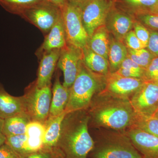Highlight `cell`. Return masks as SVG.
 Listing matches in <instances>:
<instances>
[{
    "mask_svg": "<svg viewBox=\"0 0 158 158\" xmlns=\"http://www.w3.org/2000/svg\"><path fill=\"white\" fill-rule=\"evenodd\" d=\"M87 110L92 127L119 131L132 127L137 116L130 100L99 94L94 97Z\"/></svg>",
    "mask_w": 158,
    "mask_h": 158,
    "instance_id": "cell-1",
    "label": "cell"
},
{
    "mask_svg": "<svg viewBox=\"0 0 158 158\" xmlns=\"http://www.w3.org/2000/svg\"><path fill=\"white\" fill-rule=\"evenodd\" d=\"M89 118L87 110L65 116L57 145L65 158H87L93 149L94 141L88 131Z\"/></svg>",
    "mask_w": 158,
    "mask_h": 158,
    "instance_id": "cell-2",
    "label": "cell"
},
{
    "mask_svg": "<svg viewBox=\"0 0 158 158\" xmlns=\"http://www.w3.org/2000/svg\"><path fill=\"white\" fill-rule=\"evenodd\" d=\"M106 77L90 71L82 60L77 75L69 88V99L65 113L67 114L87 110L94 97L104 88Z\"/></svg>",
    "mask_w": 158,
    "mask_h": 158,
    "instance_id": "cell-3",
    "label": "cell"
},
{
    "mask_svg": "<svg viewBox=\"0 0 158 158\" xmlns=\"http://www.w3.org/2000/svg\"><path fill=\"white\" fill-rule=\"evenodd\" d=\"M92 158H143L124 131L97 129Z\"/></svg>",
    "mask_w": 158,
    "mask_h": 158,
    "instance_id": "cell-4",
    "label": "cell"
},
{
    "mask_svg": "<svg viewBox=\"0 0 158 158\" xmlns=\"http://www.w3.org/2000/svg\"><path fill=\"white\" fill-rule=\"evenodd\" d=\"M62 11L67 44L83 50L88 45L90 37L82 22L81 9L67 2Z\"/></svg>",
    "mask_w": 158,
    "mask_h": 158,
    "instance_id": "cell-5",
    "label": "cell"
},
{
    "mask_svg": "<svg viewBox=\"0 0 158 158\" xmlns=\"http://www.w3.org/2000/svg\"><path fill=\"white\" fill-rule=\"evenodd\" d=\"M23 97L25 113L31 121L45 124L50 110L52 98L51 85L40 88L35 83L28 88Z\"/></svg>",
    "mask_w": 158,
    "mask_h": 158,
    "instance_id": "cell-6",
    "label": "cell"
},
{
    "mask_svg": "<svg viewBox=\"0 0 158 158\" xmlns=\"http://www.w3.org/2000/svg\"><path fill=\"white\" fill-rule=\"evenodd\" d=\"M44 34H48L62 16V9L49 0H44L19 15Z\"/></svg>",
    "mask_w": 158,
    "mask_h": 158,
    "instance_id": "cell-7",
    "label": "cell"
},
{
    "mask_svg": "<svg viewBox=\"0 0 158 158\" xmlns=\"http://www.w3.org/2000/svg\"><path fill=\"white\" fill-rule=\"evenodd\" d=\"M130 101L137 115L153 116L158 110V82L144 81Z\"/></svg>",
    "mask_w": 158,
    "mask_h": 158,
    "instance_id": "cell-8",
    "label": "cell"
},
{
    "mask_svg": "<svg viewBox=\"0 0 158 158\" xmlns=\"http://www.w3.org/2000/svg\"><path fill=\"white\" fill-rule=\"evenodd\" d=\"M144 82L142 79L110 73L106 77L104 88L98 94L130 100Z\"/></svg>",
    "mask_w": 158,
    "mask_h": 158,
    "instance_id": "cell-9",
    "label": "cell"
},
{
    "mask_svg": "<svg viewBox=\"0 0 158 158\" xmlns=\"http://www.w3.org/2000/svg\"><path fill=\"white\" fill-rule=\"evenodd\" d=\"M112 6L110 0H90L82 9V22L90 38L97 29L105 25Z\"/></svg>",
    "mask_w": 158,
    "mask_h": 158,
    "instance_id": "cell-10",
    "label": "cell"
},
{
    "mask_svg": "<svg viewBox=\"0 0 158 158\" xmlns=\"http://www.w3.org/2000/svg\"><path fill=\"white\" fill-rule=\"evenodd\" d=\"M83 60V51L72 46L62 49L57 66L64 75L63 86L70 88L78 73L80 64Z\"/></svg>",
    "mask_w": 158,
    "mask_h": 158,
    "instance_id": "cell-11",
    "label": "cell"
},
{
    "mask_svg": "<svg viewBox=\"0 0 158 158\" xmlns=\"http://www.w3.org/2000/svg\"><path fill=\"white\" fill-rule=\"evenodd\" d=\"M135 21L130 15L112 6L105 25L108 32L111 33L115 39L123 42L127 34L132 29Z\"/></svg>",
    "mask_w": 158,
    "mask_h": 158,
    "instance_id": "cell-12",
    "label": "cell"
},
{
    "mask_svg": "<svg viewBox=\"0 0 158 158\" xmlns=\"http://www.w3.org/2000/svg\"><path fill=\"white\" fill-rule=\"evenodd\" d=\"M124 132L143 158H158V137L135 127Z\"/></svg>",
    "mask_w": 158,
    "mask_h": 158,
    "instance_id": "cell-13",
    "label": "cell"
},
{
    "mask_svg": "<svg viewBox=\"0 0 158 158\" xmlns=\"http://www.w3.org/2000/svg\"><path fill=\"white\" fill-rule=\"evenodd\" d=\"M61 50L56 49L42 54L35 85L41 88L51 85V80L60 56Z\"/></svg>",
    "mask_w": 158,
    "mask_h": 158,
    "instance_id": "cell-14",
    "label": "cell"
},
{
    "mask_svg": "<svg viewBox=\"0 0 158 158\" xmlns=\"http://www.w3.org/2000/svg\"><path fill=\"white\" fill-rule=\"evenodd\" d=\"M25 113L23 95L13 96L0 83V118L3 119Z\"/></svg>",
    "mask_w": 158,
    "mask_h": 158,
    "instance_id": "cell-15",
    "label": "cell"
},
{
    "mask_svg": "<svg viewBox=\"0 0 158 158\" xmlns=\"http://www.w3.org/2000/svg\"><path fill=\"white\" fill-rule=\"evenodd\" d=\"M67 45L62 16L46 36L38 53H44L56 49L62 50Z\"/></svg>",
    "mask_w": 158,
    "mask_h": 158,
    "instance_id": "cell-16",
    "label": "cell"
},
{
    "mask_svg": "<svg viewBox=\"0 0 158 158\" xmlns=\"http://www.w3.org/2000/svg\"><path fill=\"white\" fill-rule=\"evenodd\" d=\"M69 88L61 84L58 76L52 89V98L48 118L56 117L65 112L69 97Z\"/></svg>",
    "mask_w": 158,
    "mask_h": 158,
    "instance_id": "cell-17",
    "label": "cell"
},
{
    "mask_svg": "<svg viewBox=\"0 0 158 158\" xmlns=\"http://www.w3.org/2000/svg\"><path fill=\"white\" fill-rule=\"evenodd\" d=\"M44 133L45 126L41 123L31 121L27 125L26 149L29 155L42 149Z\"/></svg>",
    "mask_w": 158,
    "mask_h": 158,
    "instance_id": "cell-18",
    "label": "cell"
},
{
    "mask_svg": "<svg viewBox=\"0 0 158 158\" xmlns=\"http://www.w3.org/2000/svg\"><path fill=\"white\" fill-rule=\"evenodd\" d=\"M66 114L65 112L56 117L48 118L44 124L45 133L43 148L57 147L61 135L62 122Z\"/></svg>",
    "mask_w": 158,
    "mask_h": 158,
    "instance_id": "cell-19",
    "label": "cell"
},
{
    "mask_svg": "<svg viewBox=\"0 0 158 158\" xmlns=\"http://www.w3.org/2000/svg\"><path fill=\"white\" fill-rule=\"evenodd\" d=\"M82 51V60L88 69L94 73L104 76H106L110 73L107 59L94 52L88 45Z\"/></svg>",
    "mask_w": 158,
    "mask_h": 158,
    "instance_id": "cell-20",
    "label": "cell"
},
{
    "mask_svg": "<svg viewBox=\"0 0 158 158\" xmlns=\"http://www.w3.org/2000/svg\"><path fill=\"white\" fill-rule=\"evenodd\" d=\"M109 32L105 25L97 29L89 39L88 46L91 50L108 60L110 47Z\"/></svg>",
    "mask_w": 158,
    "mask_h": 158,
    "instance_id": "cell-21",
    "label": "cell"
},
{
    "mask_svg": "<svg viewBox=\"0 0 158 158\" xmlns=\"http://www.w3.org/2000/svg\"><path fill=\"white\" fill-rule=\"evenodd\" d=\"M127 48L123 42L114 38L110 39L108 53V62L110 73H113L120 68L121 63L127 58Z\"/></svg>",
    "mask_w": 158,
    "mask_h": 158,
    "instance_id": "cell-22",
    "label": "cell"
},
{
    "mask_svg": "<svg viewBox=\"0 0 158 158\" xmlns=\"http://www.w3.org/2000/svg\"><path fill=\"white\" fill-rule=\"evenodd\" d=\"M31 121L26 113L4 119L2 133L6 137L25 134L27 126Z\"/></svg>",
    "mask_w": 158,
    "mask_h": 158,
    "instance_id": "cell-23",
    "label": "cell"
},
{
    "mask_svg": "<svg viewBox=\"0 0 158 158\" xmlns=\"http://www.w3.org/2000/svg\"><path fill=\"white\" fill-rule=\"evenodd\" d=\"M120 2L135 15L158 14V0H120Z\"/></svg>",
    "mask_w": 158,
    "mask_h": 158,
    "instance_id": "cell-24",
    "label": "cell"
},
{
    "mask_svg": "<svg viewBox=\"0 0 158 158\" xmlns=\"http://www.w3.org/2000/svg\"><path fill=\"white\" fill-rule=\"evenodd\" d=\"M44 0H0V5L12 14L19 15L22 11Z\"/></svg>",
    "mask_w": 158,
    "mask_h": 158,
    "instance_id": "cell-25",
    "label": "cell"
},
{
    "mask_svg": "<svg viewBox=\"0 0 158 158\" xmlns=\"http://www.w3.org/2000/svg\"><path fill=\"white\" fill-rule=\"evenodd\" d=\"M132 127L137 128L158 137V118L155 116L137 115L135 123Z\"/></svg>",
    "mask_w": 158,
    "mask_h": 158,
    "instance_id": "cell-26",
    "label": "cell"
},
{
    "mask_svg": "<svg viewBox=\"0 0 158 158\" xmlns=\"http://www.w3.org/2000/svg\"><path fill=\"white\" fill-rule=\"evenodd\" d=\"M26 134L6 137V143L21 155L27 158L29 155L26 149Z\"/></svg>",
    "mask_w": 158,
    "mask_h": 158,
    "instance_id": "cell-27",
    "label": "cell"
},
{
    "mask_svg": "<svg viewBox=\"0 0 158 158\" xmlns=\"http://www.w3.org/2000/svg\"><path fill=\"white\" fill-rule=\"evenodd\" d=\"M138 21L152 31H158V14L141 13L135 15Z\"/></svg>",
    "mask_w": 158,
    "mask_h": 158,
    "instance_id": "cell-28",
    "label": "cell"
},
{
    "mask_svg": "<svg viewBox=\"0 0 158 158\" xmlns=\"http://www.w3.org/2000/svg\"><path fill=\"white\" fill-rule=\"evenodd\" d=\"M26 158H65L62 151L58 147L44 148L31 154Z\"/></svg>",
    "mask_w": 158,
    "mask_h": 158,
    "instance_id": "cell-29",
    "label": "cell"
},
{
    "mask_svg": "<svg viewBox=\"0 0 158 158\" xmlns=\"http://www.w3.org/2000/svg\"><path fill=\"white\" fill-rule=\"evenodd\" d=\"M144 81L158 82V57H155L144 69Z\"/></svg>",
    "mask_w": 158,
    "mask_h": 158,
    "instance_id": "cell-30",
    "label": "cell"
},
{
    "mask_svg": "<svg viewBox=\"0 0 158 158\" xmlns=\"http://www.w3.org/2000/svg\"><path fill=\"white\" fill-rule=\"evenodd\" d=\"M135 34L139 40L144 48H147L150 37V31L138 21L135 20L133 25Z\"/></svg>",
    "mask_w": 158,
    "mask_h": 158,
    "instance_id": "cell-31",
    "label": "cell"
},
{
    "mask_svg": "<svg viewBox=\"0 0 158 158\" xmlns=\"http://www.w3.org/2000/svg\"><path fill=\"white\" fill-rule=\"evenodd\" d=\"M124 41L127 48L132 50L144 48L141 41L138 39L134 31H130L124 37Z\"/></svg>",
    "mask_w": 158,
    "mask_h": 158,
    "instance_id": "cell-32",
    "label": "cell"
},
{
    "mask_svg": "<svg viewBox=\"0 0 158 158\" xmlns=\"http://www.w3.org/2000/svg\"><path fill=\"white\" fill-rule=\"evenodd\" d=\"M149 31V39L146 48L155 57H158V32L152 30Z\"/></svg>",
    "mask_w": 158,
    "mask_h": 158,
    "instance_id": "cell-33",
    "label": "cell"
},
{
    "mask_svg": "<svg viewBox=\"0 0 158 158\" xmlns=\"http://www.w3.org/2000/svg\"><path fill=\"white\" fill-rule=\"evenodd\" d=\"M120 68L126 69L133 72L136 73L140 75L142 77V79L143 78L145 69L142 68L128 57L126 58L121 63Z\"/></svg>",
    "mask_w": 158,
    "mask_h": 158,
    "instance_id": "cell-34",
    "label": "cell"
},
{
    "mask_svg": "<svg viewBox=\"0 0 158 158\" xmlns=\"http://www.w3.org/2000/svg\"><path fill=\"white\" fill-rule=\"evenodd\" d=\"M0 158H26L16 152L8 144L0 146Z\"/></svg>",
    "mask_w": 158,
    "mask_h": 158,
    "instance_id": "cell-35",
    "label": "cell"
},
{
    "mask_svg": "<svg viewBox=\"0 0 158 158\" xmlns=\"http://www.w3.org/2000/svg\"><path fill=\"white\" fill-rule=\"evenodd\" d=\"M128 58L131 59L134 62L142 68L145 69L148 66L151 61L142 58L133 52L131 49L128 48Z\"/></svg>",
    "mask_w": 158,
    "mask_h": 158,
    "instance_id": "cell-36",
    "label": "cell"
},
{
    "mask_svg": "<svg viewBox=\"0 0 158 158\" xmlns=\"http://www.w3.org/2000/svg\"><path fill=\"white\" fill-rule=\"evenodd\" d=\"M113 73L116 74L121 77H125L137 78L142 79V77L140 75L136 73L133 72L131 71L128 70L126 69L119 68L118 70Z\"/></svg>",
    "mask_w": 158,
    "mask_h": 158,
    "instance_id": "cell-37",
    "label": "cell"
},
{
    "mask_svg": "<svg viewBox=\"0 0 158 158\" xmlns=\"http://www.w3.org/2000/svg\"><path fill=\"white\" fill-rule=\"evenodd\" d=\"M90 0H67V2L82 9Z\"/></svg>",
    "mask_w": 158,
    "mask_h": 158,
    "instance_id": "cell-38",
    "label": "cell"
},
{
    "mask_svg": "<svg viewBox=\"0 0 158 158\" xmlns=\"http://www.w3.org/2000/svg\"><path fill=\"white\" fill-rule=\"evenodd\" d=\"M51 2L62 9L67 2V0H49Z\"/></svg>",
    "mask_w": 158,
    "mask_h": 158,
    "instance_id": "cell-39",
    "label": "cell"
},
{
    "mask_svg": "<svg viewBox=\"0 0 158 158\" xmlns=\"http://www.w3.org/2000/svg\"><path fill=\"white\" fill-rule=\"evenodd\" d=\"M6 137L2 133L0 132V146L6 143Z\"/></svg>",
    "mask_w": 158,
    "mask_h": 158,
    "instance_id": "cell-40",
    "label": "cell"
},
{
    "mask_svg": "<svg viewBox=\"0 0 158 158\" xmlns=\"http://www.w3.org/2000/svg\"><path fill=\"white\" fill-rule=\"evenodd\" d=\"M4 119L0 118V132L2 133L3 124H4Z\"/></svg>",
    "mask_w": 158,
    "mask_h": 158,
    "instance_id": "cell-41",
    "label": "cell"
},
{
    "mask_svg": "<svg viewBox=\"0 0 158 158\" xmlns=\"http://www.w3.org/2000/svg\"><path fill=\"white\" fill-rule=\"evenodd\" d=\"M153 116H155V117H156V118H158V110L156 111V112L155 113V114L153 115Z\"/></svg>",
    "mask_w": 158,
    "mask_h": 158,
    "instance_id": "cell-42",
    "label": "cell"
},
{
    "mask_svg": "<svg viewBox=\"0 0 158 158\" xmlns=\"http://www.w3.org/2000/svg\"><path fill=\"white\" fill-rule=\"evenodd\" d=\"M110 1H111V0H110Z\"/></svg>",
    "mask_w": 158,
    "mask_h": 158,
    "instance_id": "cell-43",
    "label": "cell"
}]
</instances>
